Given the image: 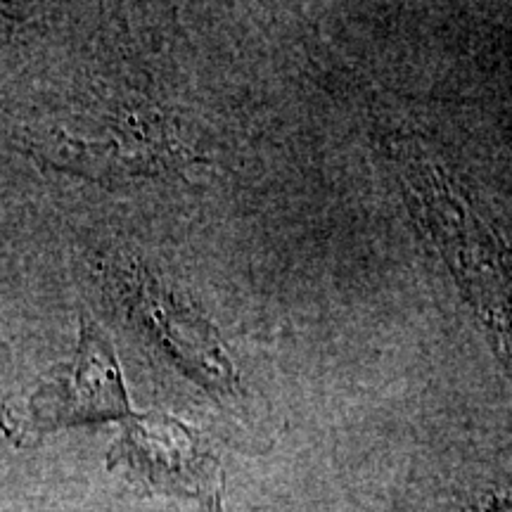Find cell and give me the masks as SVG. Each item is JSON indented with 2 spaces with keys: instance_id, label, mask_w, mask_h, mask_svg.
<instances>
[{
  "instance_id": "1",
  "label": "cell",
  "mask_w": 512,
  "mask_h": 512,
  "mask_svg": "<svg viewBox=\"0 0 512 512\" xmlns=\"http://www.w3.org/2000/svg\"><path fill=\"white\" fill-rule=\"evenodd\" d=\"M401 188L512 375V256L418 147H394Z\"/></svg>"
},
{
  "instance_id": "2",
  "label": "cell",
  "mask_w": 512,
  "mask_h": 512,
  "mask_svg": "<svg viewBox=\"0 0 512 512\" xmlns=\"http://www.w3.org/2000/svg\"><path fill=\"white\" fill-rule=\"evenodd\" d=\"M110 465L164 494L195 501L204 512H223L219 458L181 420L152 413L133 418L110 453Z\"/></svg>"
},
{
  "instance_id": "3",
  "label": "cell",
  "mask_w": 512,
  "mask_h": 512,
  "mask_svg": "<svg viewBox=\"0 0 512 512\" xmlns=\"http://www.w3.org/2000/svg\"><path fill=\"white\" fill-rule=\"evenodd\" d=\"M114 275L128 311L155 337L159 347L176 358L185 373L221 396L240 392L238 373L226 347L200 313L183 304L143 268H119Z\"/></svg>"
},
{
  "instance_id": "4",
  "label": "cell",
  "mask_w": 512,
  "mask_h": 512,
  "mask_svg": "<svg viewBox=\"0 0 512 512\" xmlns=\"http://www.w3.org/2000/svg\"><path fill=\"white\" fill-rule=\"evenodd\" d=\"M124 415H128V396L112 344L98 325L83 320L79 351L72 366L31 396V427L55 430Z\"/></svg>"
},
{
  "instance_id": "5",
  "label": "cell",
  "mask_w": 512,
  "mask_h": 512,
  "mask_svg": "<svg viewBox=\"0 0 512 512\" xmlns=\"http://www.w3.org/2000/svg\"><path fill=\"white\" fill-rule=\"evenodd\" d=\"M465 512H512V486L486 491L467 505Z\"/></svg>"
}]
</instances>
